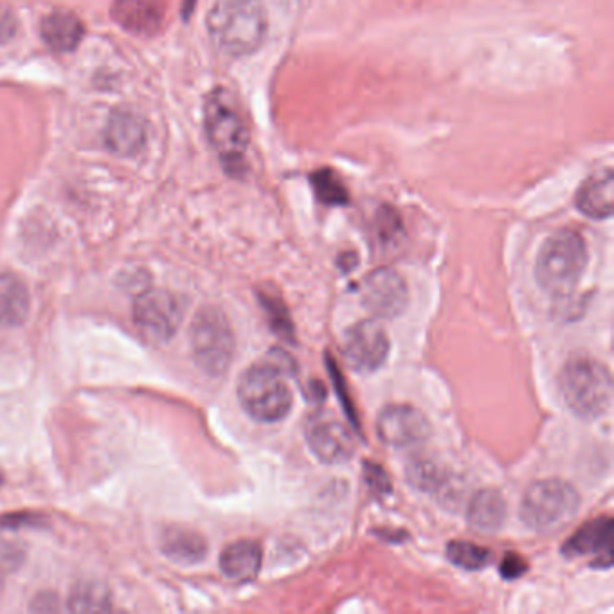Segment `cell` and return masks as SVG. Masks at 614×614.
<instances>
[{
	"instance_id": "6da1fadb",
	"label": "cell",
	"mask_w": 614,
	"mask_h": 614,
	"mask_svg": "<svg viewBox=\"0 0 614 614\" xmlns=\"http://www.w3.org/2000/svg\"><path fill=\"white\" fill-rule=\"evenodd\" d=\"M214 46L229 57H249L268 37L262 0H219L208 17Z\"/></svg>"
},
{
	"instance_id": "7a4b0ae2",
	"label": "cell",
	"mask_w": 614,
	"mask_h": 614,
	"mask_svg": "<svg viewBox=\"0 0 614 614\" xmlns=\"http://www.w3.org/2000/svg\"><path fill=\"white\" fill-rule=\"evenodd\" d=\"M587 265L586 243L575 231H561L544 243L537 256L538 285L553 298L575 291Z\"/></svg>"
},
{
	"instance_id": "3957f363",
	"label": "cell",
	"mask_w": 614,
	"mask_h": 614,
	"mask_svg": "<svg viewBox=\"0 0 614 614\" xmlns=\"http://www.w3.org/2000/svg\"><path fill=\"white\" fill-rule=\"evenodd\" d=\"M239 399L245 413L263 424L281 422L294 404L285 375L269 362L254 364L240 376Z\"/></svg>"
},
{
	"instance_id": "277c9868",
	"label": "cell",
	"mask_w": 614,
	"mask_h": 614,
	"mask_svg": "<svg viewBox=\"0 0 614 614\" xmlns=\"http://www.w3.org/2000/svg\"><path fill=\"white\" fill-rule=\"evenodd\" d=\"M561 393L567 407L582 419H596L610 410L613 379L593 359H573L561 373Z\"/></svg>"
},
{
	"instance_id": "5b68a950",
	"label": "cell",
	"mask_w": 614,
	"mask_h": 614,
	"mask_svg": "<svg viewBox=\"0 0 614 614\" xmlns=\"http://www.w3.org/2000/svg\"><path fill=\"white\" fill-rule=\"evenodd\" d=\"M581 495L567 481H537L524 492L521 501V520L537 532L558 529L575 517Z\"/></svg>"
},
{
	"instance_id": "8992f818",
	"label": "cell",
	"mask_w": 614,
	"mask_h": 614,
	"mask_svg": "<svg viewBox=\"0 0 614 614\" xmlns=\"http://www.w3.org/2000/svg\"><path fill=\"white\" fill-rule=\"evenodd\" d=\"M191 350L199 366L210 375L228 372L234 355V335L220 310L202 309L191 323Z\"/></svg>"
},
{
	"instance_id": "52a82bcc",
	"label": "cell",
	"mask_w": 614,
	"mask_h": 614,
	"mask_svg": "<svg viewBox=\"0 0 614 614\" xmlns=\"http://www.w3.org/2000/svg\"><path fill=\"white\" fill-rule=\"evenodd\" d=\"M205 130L214 150L228 167H240L249 147V132L239 109L224 91L205 103Z\"/></svg>"
},
{
	"instance_id": "ba28073f",
	"label": "cell",
	"mask_w": 614,
	"mask_h": 614,
	"mask_svg": "<svg viewBox=\"0 0 614 614\" xmlns=\"http://www.w3.org/2000/svg\"><path fill=\"white\" fill-rule=\"evenodd\" d=\"M184 301L179 295L153 289L135 300L134 321L144 338L168 343L184 320Z\"/></svg>"
},
{
	"instance_id": "9c48e42d",
	"label": "cell",
	"mask_w": 614,
	"mask_h": 614,
	"mask_svg": "<svg viewBox=\"0 0 614 614\" xmlns=\"http://www.w3.org/2000/svg\"><path fill=\"white\" fill-rule=\"evenodd\" d=\"M344 361L355 372L373 373L384 366L390 355V338L384 326L373 320L361 321L344 338Z\"/></svg>"
},
{
	"instance_id": "30bf717a",
	"label": "cell",
	"mask_w": 614,
	"mask_h": 614,
	"mask_svg": "<svg viewBox=\"0 0 614 614\" xmlns=\"http://www.w3.org/2000/svg\"><path fill=\"white\" fill-rule=\"evenodd\" d=\"M362 303L381 320H395L410 305V291L404 278L391 269L372 272L362 285Z\"/></svg>"
},
{
	"instance_id": "8fae6325",
	"label": "cell",
	"mask_w": 614,
	"mask_h": 614,
	"mask_svg": "<svg viewBox=\"0 0 614 614\" xmlns=\"http://www.w3.org/2000/svg\"><path fill=\"white\" fill-rule=\"evenodd\" d=\"M376 434L391 447H411L429 436V422L413 405L391 404L379 414Z\"/></svg>"
},
{
	"instance_id": "7c38bea8",
	"label": "cell",
	"mask_w": 614,
	"mask_h": 614,
	"mask_svg": "<svg viewBox=\"0 0 614 614\" xmlns=\"http://www.w3.org/2000/svg\"><path fill=\"white\" fill-rule=\"evenodd\" d=\"M306 440L312 453L329 465L346 463L355 453L352 433L344 427L343 422L330 414H320L310 420Z\"/></svg>"
},
{
	"instance_id": "4fadbf2b",
	"label": "cell",
	"mask_w": 614,
	"mask_h": 614,
	"mask_svg": "<svg viewBox=\"0 0 614 614\" xmlns=\"http://www.w3.org/2000/svg\"><path fill=\"white\" fill-rule=\"evenodd\" d=\"M564 553L567 557L593 555L596 566H613V520L602 517L582 526L573 537L567 538Z\"/></svg>"
},
{
	"instance_id": "5bb4252c",
	"label": "cell",
	"mask_w": 614,
	"mask_h": 614,
	"mask_svg": "<svg viewBox=\"0 0 614 614\" xmlns=\"http://www.w3.org/2000/svg\"><path fill=\"white\" fill-rule=\"evenodd\" d=\"M115 22L130 33H158L164 22V2L162 0H115L112 8Z\"/></svg>"
},
{
	"instance_id": "9a60e30c",
	"label": "cell",
	"mask_w": 614,
	"mask_h": 614,
	"mask_svg": "<svg viewBox=\"0 0 614 614\" xmlns=\"http://www.w3.org/2000/svg\"><path fill=\"white\" fill-rule=\"evenodd\" d=\"M105 143L112 152L123 158H132L143 150L147 143V129L141 118L132 112H115L105 130Z\"/></svg>"
},
{
	"instance_id": "2e32d148",
	"label": "cell",
	"mask_w": 614,
	"mask_h": 614,
	"mask_svg": "<svg viewBox=\"0 0 614 614\" xmlns=\"http://www.w3.org/2000/svg\"><path fill=\"white\" fill-rule=\"evenodd\" d=\"M613 204L614 177L611 170L587 179V181L582 184L578 195H576V205H578V210L587 214L590 219H610L611 214H613Z\"/></svg>"
},
{
	"instance_id": "e0dca14e",
	"label": "cell",
	"mask_w": 614,
	"mask_h": 614,
	"mask_svg": "<svg viewBox=\"0 0 614 614\" xmlns=\"http://www.w3.org/2000/svg\"><path fill=\"white\" fill-rule=\"evenodd\" d=\"M85 29L71 11H54L42 22V39L57 53H69L78 48Z\"/></svg>"
},
{
	"instance_id": "ac0fdd59",
	"label": "cell",
	"mask_w": 614,
	"mask_h": 614,
	"mask_svg": "<svg viewBox=\"0 0 614 614\" xmlns=\"http://www.w3.org/2000/svg\"><path fill=\"white\" fill-rule=\"evenodd\" d=\"M509 506L503 495L492 489L477 492L469 506V524L477 532L494 534L505 524Z\"/></svg>"
},
{
	"instance_id": "d6986e66",
	"label": "cell",
	"mask_w": 614,
	"mask_h": 614,
	"mask_svg": "<svg viewBox=\"0 0 614 614\" xmlns=\"http://www.w3.org/2000/svg\"><path fill=\"white\" fill-rule=\"evenodd\" d=\"M262 566V547L253 541H240L225 547L220 557V570L236 582L251 581Z\"/></svg>"
},
{
	"instance_id": "ffe728a7",
	"label": "cell",
	"mask_w": 614,
	"mask_h": 614,
	"mask_svg": "<svg viewBox=\"0 0 614 614\" xmlns=\"http://www.w3.org/2000/svg\"><path fill=\"white\" fill-rule=\"evenodd\" d=\"M29 292L13 274H0V326H20L28 320Z\"/></svg>"
},
{
	"instance_id": "44dd1931",
	"label": "cell",
	"mask_w": 614,
	"mask_h": 614,
	"mask_svg": "<svg viewBox=\"0 0 614 614\" xmlns=\"http://www.w3.org/2000/svg\"><path fill=\"white\" fill-rule=\"evenodd\" d=\"M164 550L170 557L179 562H199L205 557L208 546L201 535L187 530H172L164 538Z\"/></svg>"
},
{
	"instance_id": "7402d4cb",
	"label": "cell",
	"mask_w": 614,
	"mask_h": 614,
	"mask_svg": "<svg viewBox=\"0 0 614 614\" xmlns=\"http://www.w3.org/2000/svg\"><path fill=\"white\" fill-rule=\"evenodd\" d=\"M310 182L314 187L315 195H318V199L323 204L346 205L348 201H350L346 187H344L341 177L334 170L323 168L320 172H314L310 175Z\"/></svg>"
},
{
	"instance_id": "603a6c76",
	"label": "cell",
	"mask_w": 614,
	"mask_h": 614,
	"mask_svg": "<svg viewBox=\"0 0 614 614\" xmlns=\"http://www.w3.org/2000/svg\"><path fill=\"white\" fill-rule=\"evenodd\" d=\"M449 561L456 564L462 570L467 572H477L481 567H485L491 558V553L485 547L477 546V544L465 543V541H457V543H451L447 546Z\"/></svg>"
},
{
	"instance_id": "cb8c5ba5",
	"label": "cell",
	"mask_w": 614,
	"mask_h": 614,
	"mask_svg": "<svg viewBox=\"0 0 614 614\" xmlns=\"http://www.w3.org/2000/svg\"><path fill=\"white\" fill-rule=\"evenodd\" d=\"M69 607L72 611H101L109 610V601L103 596V591L95 586H85L72 593Z\"/></svg>"
},
{
	"instance_id": "d4e9b609",
	"label": "cell",
	"mask_w": 614,
	"mask_h": 614,
	"mask_svg": "<svg viewBox=\"0 0 614 614\" xmlns=\"http://www.w3.org/2000/svg\"><path fill=\"white\" fill-rule=\"evenodd\" d=\"M407 474H410L411 483L424 492L439 491L440 486H442V474L431 463H416V465L410 469Z\"/></svg>"
},
{
	"instance_id": "484cf974",
	"label": "cell",
	"mask_w": 614,
	"mask_h": 614,
	"mask_svg": "<svg viewBox=\"0 0 614 614\" xmlns=\"http://www.w3.org/2000/svg\"><path fill=\"white\" fill-rule=\"evenodd\" d=\"M263 301H265V309L271 315L272 329L280 332L281 335H292V324L286 318L285 306H281V303H274L269 298H263Z\"/></svg>"
},
{
	"instance_id": "4316f807",
	"label": "cell",
	"mask_w": 614,
	"mask_h": 614,
	"mask_svg": "<svg viewBox=\"0 0 614 614\" xmlns=\"http://www.w3.org/2000/svg\"><path fill=\"white\" fill-rule=\"evenodd\" d=\"M17 33V17L6 6H0V46L10 42Z\"/></svg>"
},
{
	"instance_id": "83f0119b",
	"label": "cell",
	"mask_w": 614,
	"mask_h": 614,
	"mask_svg": "<svg viewBox=\"0 0 614 614\" xmlns=\"http://www.w3.org/2000/svg\"><path fill=\"white\" fill-rule=\"evenodd\" d=\"M526 572V562L517 555H506L505 561L501 564V575L505 578H517Z\"/></svg>"
},
{
	"instance_id": "f1b7e54d",
	"label": "cell",
	"mask_w": 614,
	"mask_h": 614,
	"mask_svg": "<svg viewBox=\"0 0 614 614\" xmlns=\"http://www.w3.org/2000/svg\"><path fill=\"white\" fill-rule=\"evenodd\" d=\"M366 476L368 483L375 491L390 492V480H387L386 472L382 471L381 467H375V465H366Z\"/></svg>"
}]
</instances>
